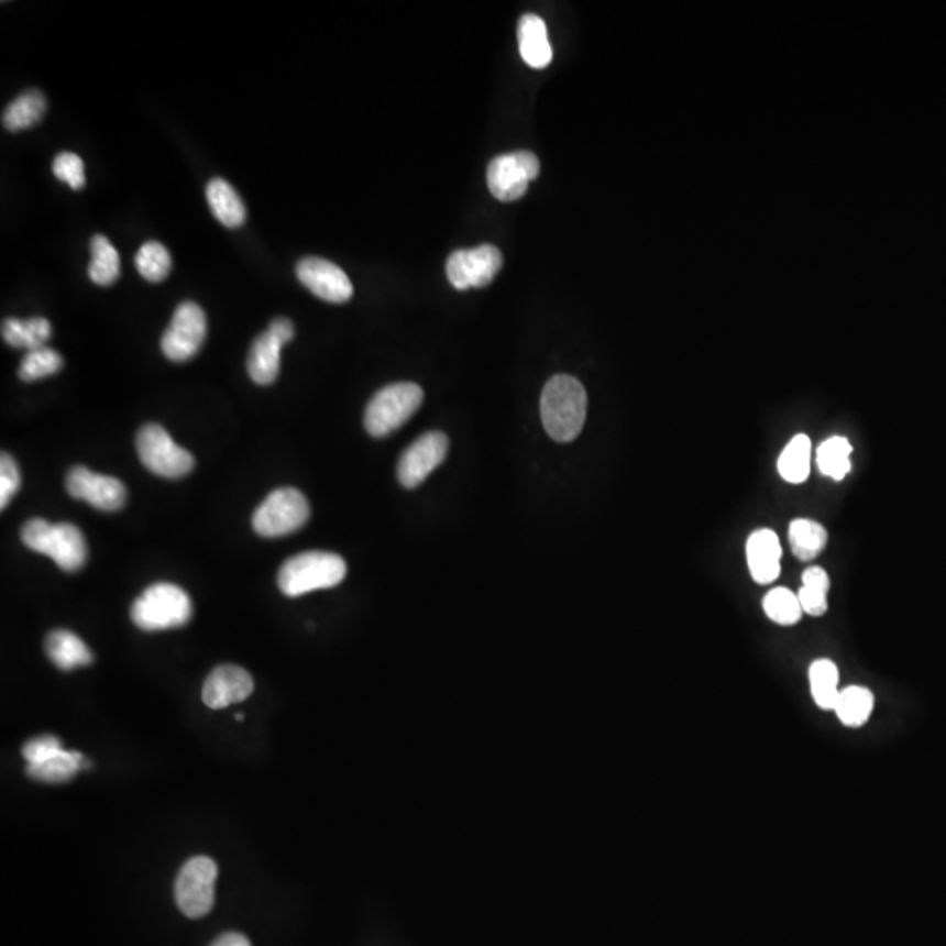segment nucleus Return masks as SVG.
<instances>
[{
    "instance_id": "nucleus-1",
    "label": "nucleus",
    "mask_w": 946,
    "mask_h": 946,
    "mask_svg": "<svg viewBox=\"0 0 946 946\" xmlns=\"http://www.w3.org/2000/svg\"><path fill=\"white\" fill-rule=\"evenodd\" d=\"M540 414L546 431L556 442L575 440L584 428L587 393L572 375H554L540 398Z\"/></svg>"
},
{
    "instance_id": "nucleus-2",
    "label": "nucleus",
    "mask_w": 946,
    "mask_h": 946,
    "mask_svg": "<svg viewBox=\"0 0 946 946\" xmlns=\"http://www.w3.org/2000/svg\"><path fill=\"white\" fill-rule=\"evenodd\" d=\"M348 564L333 552L310 551L293 556L280 566L277 585L288 598L318 590H330L344 581Z\"/></svg>"
},
{
    "instance_id": "nucleus-3",
    "label": "nucleus",
    "mask_w": 946,
    "mask_h": 946,
    "mask_svg": "<svg viewBox=\"0 0 946 946\" xmlns=\"http://www.w3.org/2000/svg\"><path fill=\"white\" fill-rule=\"evenodd\" d=\"M22 542L32 551L50 556L65 572H79L88 561L87 538L70 522L52 525L44 519L26 520Z\"/></svg>"
},
{
    "instance_id": "nucleus-4",
    "label": "nucleus",
    "mask_w": 946,
    "mask_h": 946,
    "mask_svg": "<svg viewBox=\"0 0 946 946\" xmlns=\"http://www.w3.org/2000/svg\"><path fill=\"white\" fill-rule=\"evenodd\" d=\"M191 598L179 585L168 582H158L147 587L130 610V617L142 631L183 628L191 620Z\"/></svg>"
},
{
    "instance_id": "nucleus-5",
    "label": "nucleus",
    "mask_w": 946,
    "mask_h": 946,
    "mask_svg": "<svg viewBox=\"0 0 946 946\" xmlns=\"http://www.w3.org/2000/svg\"><path fill=\"white\" fill-rule=\"evenodd\" d=\"M422 400L425 393L418 384L396 383L383 387L366 407V431L377 439L393 433L418 413Z\"/></svg>"
},
{
    "instance_id": "nucleus-6",
    "label": "nucleus",
    "mask_w": 946,
    "mask_h": 946,
    "mask_svg": "<svg viewBox=\"0 0 946 946\" xmlns=\"http://www.w3.org/2000/svg\"><path fill=\"white\" fill-rule=\"evenodd\" d=\"M310 517L309 502L295 487L272 491L253 516V528L260 537L279 538L295 534Z\"/></svg>"
},
{
    "instance_id": "nucleus-7",
    "label": "nucleus",
    "mask_w": 946,
    "mask_h": 946,
    "mask_svg": "<svg viewBox=\"0 0 946 946\" xmlns=\"http://www.w3.org/2000/svg\"><path fill=\"white\" fill-rule=\"evenodd\" d=\"M142 465L160 477L182 479L195 466V458L179 448L160 425L142 426L135 440Z\"/></svg>"
},
{
    "instance_id": "nucleus-8",
    "label": "nucleus",
    "mask_w": 946,
    "mask_h": 946,
    "mask_svg": "<svg viewBox=\"0 0 946 946\" xmlns=\"http://www.w3.org/2000/svg\"><path fill=\"white\" fill-rule=\"evenodd\" d=\"M218 865L211 857L197 856L186 860L177 875L176 903L189 919H202L215 906Z\"/></svg>"
},
{
    "instance_id": "nucleus-9",
    "label": "nucleus",
    "mask_w": 946,
    "mask_h": 946,
    "mask_svg": "<svg viewBox=\"0 0 946 946\" xmlns=\"http://www.w3.org/2000/svg\"><path fill=\"white\" fill-rule=\"evenodd\" d=\"M540 174V162L531 151H516L496 156L487 168V186L493 197L502 202H514L525 197L529 182Z\"/></svg>"
},
{
    "instance_id": "nucleus-10",
    "label": "nucleus",
    "mask_w": 946,
    "mask_h": 946,
    "mask_svg": "<svg viewBox=\"0 0 946 946\" xmlns=\"http://www.w3.org/2000/svg\"><path fill=\"white\" fill-rule=\"evenodd\" d=\"M207 337V319L202 307L183 301L162 337V351L170 362H188L202 349Z\"/></svg>"
},
{
    "instance_id": "nucleus-11",
    "label": "nucleus",
    "mask_w": 946,
    "mask_h": 946,
    "mask_svg": "<svg viewBox=\"0 0 946 946\" xmlns=\"http://www.w3.org/2000/svg\"><path fill=\"white\" fill-rule=\"evenodd\" d=\"M504 265V256L493 244L473 250H458L449 256L448 277L457 289L484 288L495 279Z\"/></svg>"
},
{
    "instance_id": "nucleus-12",
    "label": "nucleus",
    "mask_w": 946,
    "mask_h": 946,
    "mask_svg": "<svg viewBox=\"0 0 946 946\" xmlns=\"http://www.w3.org/2000/svg\"><path fill=\"white\" fill-rule=\"evenodd\" d=\"M449 439L442 431H428L421 435L398 461V481L407 490L421 486L437 466L448 457Z\"/></svg>"
},
{
    "instance_id": "nucleus-13",
    "label": "nucleus",
    "mask_w": 946,
    "mask_h": 946,
    "mask_svg": "<svg viewBox=\"0 0 946 946\" xmlns=\"http://www.w3.org/2000/svg\"><path fill=\"white\" fill-rule=\"evenodd\" d=\"M65 487L73 498L85 499L102 513H117L127 502L123 482L91 472L87 466H74L65 477Z\"/></svg>"
},
{
    "instance_id": "nucleus-14",
    "label": "nucleus",
    "mask_w": 946,
    "mask_h": 946,
    "mask_svg": "<svg viewBox=\"0 0 946 946\" xmlns=\"http://www.w3.org/2000/svg\"><path fill=\"white\" fill-rule=\"evenodd\" d=\"M297 277L316 297L330 304H345L353 297V283L336 263L309 256L298 262Z\"/></svg>"
},
{
    "instance_id": "nucleus-15",
    "label": "nucleus",
    "mask_w": 946,
    "mask_h": 946,
    "mask_svg": "<svg viewBox=\"0 0 946 946\" xmlns=\"http://www.w3.org/2000/svg\"><path fill=\"white\" fill-rule=\"evenodd\" d=\"M253 676L241 667L221 664L209 673L202 688V700L209 708L221 710L241 703L253 694Z\"/></svg>"
},
{
    "instance_id": "nucleus-16",
    "label": "nucleus",
    "mask_w": 946,
    "mask_h": 946,
    "mask_svg": "<svg viewBox=\"0 0 946 946\" xmlns=\"http://www.w3.org/2000/svg\"><path fill=\"white\" fill-rule=\"evenodd\" d=\"M782 546L773 529L761 528L754 531L747 540V563L757 584L766 585L777 581L780 575Z\"/></svg>"
},
{
    "instance_id": "nucleus-17",
    "label": "nucleus",
    "mask_w": 946,
    "mask_h": 946,
    "mask_svg": "<svg viewBox=\"0 0 946 946\" xmlns=\"http://www.w3.org/2000/svg\"><path fill=\"white\" fill-rule=\"evenodd\" d=\"M517 40L522 61L534 69H546L552 61V46L549 43L546 22L537 14H525L517 26Z\"/></svg>"
},
{
    "instance_id": "nucleus-18",
    "label": "nucleus",
    "mask_w": 946,
    "mask_h": 946,
    "mask_svg": "<svg viewBox=\"0 0 946 946\" xmlns=\"http://www.w3.org/2000/svg\"><path fill=\"white\" fill-rule=\"evenodd\" d=\"M44 650H46L47 658L52 659L53 664L62 671L88 667L94 662V654H91L87 644L78 635H74L67 629H55V631L50 632L46 637V644H44Z\"/></svg>"
},
{
    "instance_id": "nucleus-19",
    "label": "nucleus",
    "mask_w": 946,
    "mask_h": 946,
    "mask_svg": "<svg viewBox=\"0 0 946 946\" xmlns=\"http://www.w3.org/2000/svg\"><path fill=\"white\" fill-rule=\"evenodd\" d=\"M283 342L271 330L263 331L251 345L248 356V372L254 383L268 386L276 381L280 371V349Z\"/></svg>"
},
{
    "instance_id": "nucleus-20",
    "label": "nucleus",
    "mask_w": 946,
    "mask_h": 946,
    "mask_svg": "<svg viewBox=\"0 0 946 946\" xmlns=\"http://www.w3.org/2000/svg\"><path fill=\"white\" fill-rule=\"evenodd\" d=\"M207 202L216 220L229 229H239L245 221V206L229 182L216 177L206 189Z\"/></svg>"
},
{
    "instance_id": "nucleus-21",
    "label": "nucleus",
    "mask_w": 946,
    "mask_h": 946,
    "mask_svg": "<svg viewBox=\"0 0 946 946\" xmlns=\"http://www.w3.org/2000/svg\"><path fill=\"white\" fill-rule=\"evenodd\" d=\"M2 339L11 348L34 351L44 348L47 340L52 339V324L46 318H31L25 321L9 318L2 323Z\"/></svg>"
},
{
    "instance_id": "nucleus-22",
    "label": "nucleus",
    "mask_w": 946,
    "mask_h": 946,
    "mask_svg": "<svg viewBox=\"0 0 946 946\" xmlns=\"http://www.w3.org/2000/svg\"><path fill=\"white\" fill-rule=\"evenodd\" d=\"M827 529L812 519L792 520L789 526V543L800 561H813L827 547Z\"/></svg>"
},
{
    "instance_id": "nucleus-23",
    "label": "nucleus",
    "mask_w": 946,
    "mask_h": 946,
    "mask_svg": "<svg viewBox=\"0 0 946 946\" xmlns=\"http://www.w3.org/2000/svg\"><path fill=\"white\" fill-rule=\"evenodd\" d=\"M46 112V99L40 90H29L9 103L2 114V125L9 132L31 129Z\"/></svg>"
},
{
    "instance_id": "nucleus-24",
    "label": "nucleus",
    "mask_w": 946,
    "mask_h": 946,
    "mask_svg": "<svg viewBox=\"0 0 946 946\" xmlns=\"http://www.w3.org/2000/svg\"><path fill=\"white\" fill-rule=\"evenodd\" d=\"M91 262L88 267V276L99 286H111L120 277L121 262L117 248L111 244L108 237L95 235L91 239Z\"/></svg>"
},
{
    "instance_id": "nucleus-25",
    "label": "nucleus",
    "mask_w": 946,
    "mask_h": 946,
    "mask_svg": "<svg viewBox=\"0 0 946 946\" xmlns=\"http://www.w3.org/2000/svg\"><path fill=\"white\" fill-rule=\"evenodd\" d=\"M82 765L85 759L81 754L62 750L46 761L26 765V774L37 782L64 783L73 779L74 774L81 770Z\"/></svg>"
},
{
    "instance_id": "nucleus-26",
    "label": "nucleus",
    "mask_w": 946,
    "mask_h": 946,
    "mask_svg": "<svg viewBox=\"0 0 946 946\" xmlns=\"http://www.w3.org/2000/svg\"><path fill=\"white\" fill-rule=\"evenodd\" d=\"M810 461H812V440L806 435H796L780 454V477L791 484H803L810 475Z\"/></svg>"
},
{
    "instance_id": "nucleus-27",
    "label": "nucleus",
    "mask_w": 946,
    "mask_h": 946,
    "mask_svg": "<svg viewBox=\"0 0 946 946\" xmlns=\"http://www.w3.org/2000/svg\"><path fill=\"white\" fill-rule=\"evenodd\" d=\"M875 696L869 689L851 685L839 693L836 715L848 727H860L873 714Z\"/></svg>"
},
{
    "instance_id": "nucleus-28",
    "label": "nucleus",
    "mask_w": 946,
    "mask_h": 946,
    "mask_svg": "<svg viewBox=\"0 0 946 946\" xmlns=\"http://www.w3.org/2000/svg\"><path fill=\"white\" fill-rule=\"evenodd\" d=\"M810 689L812 696L822 710H835L838 703L839 671L829 659H818L810 667Z\"/></svg>"
},
{
    "instance_id": "nucleus-29",
    "label": "nucleus",
    "mask_w": 946,
    "mask_h": 946,
    "mask_svg": "<svg viewBox=\"0 0 946 946\" xmlns=\"http://www.w3.org/2000/svg\"><path fill=\"white\" fill-rule=\"evenodd\" d=\"M851 446L845 437H831L817 451V465L822 475L844 481L851 469Z\"/></svg>"
},
{
    "instance_id": "nucleus-30",
    "label": "nucleus",
    "mask_w": 946,
    "mask_h": 946,
    "mask_svg": "<svg viewBox=\"0 0 946 946\" xmlns=\"http://www.w3.org/2000/svg\"><path fill=\"white\" fill-rule=\"evenodd\" d=\"M135 267L139 274L150 283H162L167 279L173 268V258L167 248L160 242L151 241L141 245L135 256Z\"/></svg>"
},
{
    "instance_id": "nucleus-31",
    "label": "nucleus",
    "mask_w": 946,
    "mask_h": 946,
    "mask_svg": "<svg viewBox=\"0 0 946 946\" xmlns=\"http://www.w3.org/2000/svg\"><path fill=\"white\" fill-rule=\"evenodd\" d=\"M766 615L773 623L780 626H792L800 623L803 617V608H801L800 598L796 593H792L788 587H774L770 593L766 594L762 602Z\"/></svg>"
},
{
    "instance_id": "nucleus-32",
    "label": "nucleus",
    "mask_w": 946,
    "mask_h": 946,
    "mask_svg": "<svg viewBox=\"0 0 946 946\" xmlns=\"http://www.w3.org/2000/svg\"><path fill=\"white\" fill-rule=\"evenodd\" d=\"M64 369V358L56 353L55 349L44 348L29 351L22 360L18 375L25 383H34L50 375L58 374Z\"/></svg>"
},
{
    "instance_id": "nucleus-33",
    "label": "nucleus",
    "mask_w": 946,
    "mask_h": 946,
    "mask_svg": "<svg viewBox=\"0 0 946 946\" xmlns=\"http://www.w3.org/2000/svg\"><path fill=\"white\" fill-rule=\"evenodd\" d=\"M53 174H55L56 179L67 183L76 191L87 185L85 164L76 153H61L56 156L55 162H53Z\"/></svg>"
},
{
    "instance_id": "nucleus-34",
    "label": "nucleus",
    "mask_w": 946,
    "mask_h": 946,
    "mask_svg": "<svg viewBox=\"0 0 946 946\" xmlns=\"http://www.w3.org/2000/svg\"><path fill=\"white\" fill-rule=\"evenodd\" d=\"M20 486H22V475H20L16 461L11 454L2 452V458H0V508L2 510L8 507Z\"/></svg>"
},
{
    "instance_id": "nucleus-35",
    "label": "nucleus",
    "mask_w": 946,
    "mask_h": 946,
    "mask_svg": "<svg viewBox=\"0 0 946 946\" xmlns=\"http://www.w3.org/2000/svg\"><path fill=\"white\" fill-rule=\"evenodd\" d=\"M62 750L64 749H62L61 740L56 736L43 735L32 738L31 741H26L22 754L25 757L26 765H35V762L46 761V759L62 752Z\"/></svg>"
},
{
    "instance_id": "nucleus-36",
    "label": "nucleus",
    "mask_w": 946,
    "mask_h": 946,
    "mask_svg": "<svg viewBox=\"0 0 946 946\" xmlns=\"http://www.w3.org/2000/svg\"><path fill=\"white\" fill-rule=\"evenodd\" d=\"M827 594L829 593H826V591L813 590V587L803 585L800 593H798L803 614L812 615V617H822V615L826 614L827 608H829Z\"/></svg>"
},
{
    "instance_id": "nucleus-37",
    "label": "nucleus",
    "mask_w": 946,
    "mask_h": 946,
    "mask_svg": "<svg viewBox=\"0 0 946 946\" xmlns=\"http://www.w3.org/2000/svg\"><path fill=\"white\" fill-rule=\"evenodd\" d=\"M803 585H806V587H813V590H821L829 593V573L821 566L806 568L803 573Z\"/></svg>"
},
{
    "instance_id": "nucleus-38",
    "label": "nucleus",
    "mask_w": 946,
    "mask_h": 946,
    "mask_svg": "<svg viewBox=\"0 0 946 946\" xmlns=\"http://www.w3.org/2000/svg\"><path fill=\"white\" fill-rule=\"evenodd\" d=\"M268 330H271L284 345L292 342L293 337H295V327H293L292 321L286 318L274 319L271 327H268Z\"/></svg>"
},
{
    "instance_id": "nucleus-39",
    "label": "nucleus",
    "mask_w": 946,
    "mask_h": 946,
    "mask_svg": "<svg viewBox=\"0 0 946 946\" xmlns=\"http://www.w3.org/2000/svg\"><path fill=\"white\" fill-rule=\"evenodd\" d=\"M211 946H251V943L244 934L224 933L221 934L220 938L215 939Z\"/></svg>"
},
{
    "instance_id": "nucleus-40",
    "label": "nucleus",
    "mask_w": 946,
    "mask_h": 946,
    "mask_svg": "<svg viewBox=\"0 0 946 946\" xmlns=\"http://www.w3.org/2000/svg\"><path fill=\"white\" fill-rule=\"evenodd\" d=\"M235 718H237V721H239V723H242V721H244V715L237 714Z\"/></svg>"
}]
</instances>
